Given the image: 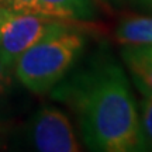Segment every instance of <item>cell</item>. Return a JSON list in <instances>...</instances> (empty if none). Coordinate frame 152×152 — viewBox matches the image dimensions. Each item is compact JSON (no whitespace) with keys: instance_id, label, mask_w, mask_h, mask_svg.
<instances>
[{"instance_id":"obj_1","label":"cell","mask_w":152,"mask_h":152,"mask_svg":"<svg viewBox=\"0 0 152 152\" xmlns=\"http://www.w3.org/2000/svg\"><path fill=\"white\" fill-rule=\"evenodd\" d=\"M55 97L66 102L75 111L82 138L90 149H144L135 99L125 72L115 62H94L58 87Z\"/></svg>"},{"instance_id":"obj_2","label":"cell","mask_w":152,"mask_h":152,"mask_svg":"<svg viewBox=\"0 0 152 152\" xmlns=\"http://www.w3.org/2000/svg\"><path fill=\"white\" fill-rule=\"evenodd\" d=\"M86 38L73 24L58 28L24 52L14 64L17 79L35 94L59 83L85 48Z\"/></svg>"},{"instance_id":"obj_3","label":"cell","mask_w":152,"mask_h":152,"mask_svg":"<svg viewBox=\"0 0 152 152\" xmlns=\"http://www.w3.org/2000/svg\"><path fill=\"white\" fill-rule=\"evenodd\" d=\"M72 23L75 21L28 11H14L3 6L0 9V59L14 68L16 61L30 47L49 33Z\"/></svg>"},{"instance_id":"obj_4","label":"cell","mask_w":152,"mask_h":152,"mask_svg":"<svg viewBox=\"0 0 152 152\" xmlns=\"http://www.w3.org/2000/svg\"><path fill=\"white\" fill-rule=\"evenodd\" d=\"M31 141L41 152L80 151L71 121L56 107H42L31 124Z\"/></svg>"},{"instance_id":"obj_5","label":"cell","mask_w":152,"mask_h":152,"mask_svg":"<svg viewBox=\"0 0 152 152\" xmlns=\"http://www.w3.org/2000/svg\"><path fill=\"white\" fill-rule=\"evenodd\" d=\"M4 7L14 11L35 14L79 23L94 16L92 0H4Z\"/></svg>"},{"instance_id":"obj_6","label":"cell","mask_w":152,"mask_h":152,"mask_svg":"<svg viewBox=\"0 0 152 152\" xmlns=\"http://www.w3.org/2000/svg\"><path fill=\"white\" fill-rule=\"evenodd\" d=\"M123 59L140 92L152 93V45L127 47Z\"/></svg>"},{"instance_id":"obj_7","label":"cell","mask_w":152,"mask_h":152,"mask_svg":"<svg viewBox=\"0 0 152 152\" xmlns=\"http://www.w3.org/2000/svg\"><path fill=\"white\" fill-rule=\"evenodd\" d=\"M115 38L125 47L152 45V17L132 16L121 20L115 30Z\"/></svg>"},{"instance_id":"obj_8","label":"cell","mask_w":152,"mask_h":152,"mask_svg":"<svg viewBox=\"0 0 152 152\" xmlns=\"http://www.w3.org/2000/svg\"><path fill=\"white\" fill-rule=\"evenodd\" d=\"M141 110H140V123L141 134L144 141V149H152V93L141 92Z\"/></svg>"},{"instance_id":"obj_9","label":"cell","mask_w":152,"mask_h":152,"mask_svg":"<svg viewBox=\"0 0 152 152\" xmlns=\"http://www.w3.org/2000/svg\"><path fill=\"white\" fill-rule=\"evenodd\" d=\"M10 72H11V66H9L7 64H4L3 61L0 59V97L4 93L7 85L10 83Z\"/></svg>"},{"instance_id":"obj_10","label":"cell","mask_w":152,"mask_h":152,"mask_svg":"<svg viewBox=\"0 0 152 152\" xmlns=\"http://www.w3.org/2000/svg\"><path fill=\"white\" fill-rule=\"evenodd\" d=\"M144 6H147V7H149V9H152V0H140Z\"/></svg>"},{"instance_id":"obj_11","label":"cell","mask_w":152,"mask_h":152,"mask_svg":"<svg viewBox=\"0 0 152 152\" xmlns=\"http://www.w3.org/2000/svg\"><path fill=\"white\" fill-rule=\"evenodd\" d=\"M106 1H117V0H106Z\"/></svg>"},{"instance_id":"obj_12","label":"cell","mask_w":152,"mask_h":152,"mask_svg":"<svg viewBox=\"0 0 152 152\" xmlns=\"http://www.w3.org/2000/svg\"><path fill=\"white\" fill-rule=\"evenodd\" d=\"M3 1H4V0H0V3H3Z\"/></svg>"}]
</instances>
